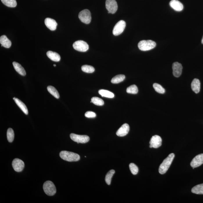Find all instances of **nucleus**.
<instances>
[{
	"label": "nucleus",
	"instance_id": "obj_1",
	"mask_svg": "<svg viewBox=\"0 0 203 203\" xmlns=\"http://www.w3.org/2000/svg\"><path fill=\"white\" fill-rule=\"evenodd\" d=\"M174 158L175 154L173 153H172L170 154L169 155L164 159L159 167V172L160 174H164L167 172L172 164Z\"/></svg>",
	"mask_w": 203,
	"mask_h": 203
},
{
	"label": "nucleus",
	"instance_id": "obj_2",
	"mask_svg": "<svg viewBox=\"0 0 203 203\" xmlns=\"http://www.w3.org/2000/svg\"><path fill=\"white\" fill-rule=\"evenodd\" d=\"M60 156L63 160L69 162L77 161L80 159V156L78 154L67 151L61 152Z\"/></svg>",
	"mask_w": 203,
	"mask_h": 203
},
{
	"label": "nucleus",
	"instance_id": "obj_3",
	"mask_svg": "<svg viewBox=\"0 0 203 203\" xmlns=\"http://www.w3.org/2000/svg\"><path fill=\"white\" fill-rule=\"evenodd\" d=\"M138 46L140 50L145 51L155 48L156 43L155 42L151 40H143L139 42Z\"/></svg>",
	"mask_w": 203,
	"mask_h": 203
},
{
	"label": "nucleus",
	"instance_id": "obj_4",
	"mask_svg": "<svg viewBox=\"0 0 203 203\" xmlns=\"http://www.w3.org/2000/svg\"><path fill=\"white\" fill-rule=\"evenodd\" d=\"M43 190L48 196H53L56 193V188L54 184L51 181H47L43 186Z\"/></svg>",
	"mask_w": 203,
	"mask_h": 203
},
{
	"label": "nucleus",
	"instance_id": "obj_5",
	"mask_svg": "<svg viewBox=\"0 0 203 203\" xmlns=\"http://www.w3.org/2000/svg\"><path fill=\"white\" fill-rule=\"evenodd\" d=\"M79 18L84 24H90L91 20L90 11L87 9L82 10L79 14Z\"/></svg>",
	"mask_w": 203,
	"mask_h": 203
},
{
	"label": "nucleus",
	"instance_id": "obj_6",
	"mask_svg": "<svg viewBox=\"0 0 203 203\" xmlns=\"http://www.w3.org/2000/svg\"><path fill=\"white\" fill-rule=\"evenodd\" d=\"M70 137L71 140L78 143H86L90 140V138L86 135H79L75 134H71Z\"/></svg>",
	"mask_w": 203,
	"mask_h": 203
},
{
	"label": "nucleus",
	"instance_id": "obj_7",
	"mask_svg": "<svg viewBox=\"0 0 203 203\" xmlns=\"http://www.w3.org/2000/svg\"><path fill=\"white\" fill-rule=\"evenodd\" d=\"M75 50L81 52H85L88 51L89 46L87 43L82 40H78L74 43L73 45Z\"/></svg>",
	"mask_w": 203,
	"mask_h": 203
},
{
	"label": "nucleus",
	"instance_id": "obj_8",
	"mask_svg": "<svg viewBox=\"0 0 203 203\" xmlns=\"http://www.w3.org/2000/svg\"><path fill=\"white\" fill-rule=\"evenodd\" d=\"M125 27V22L123 20H120L116 24L114 28L113 31V35L115 36L120 35L123 32Z\"/></svg>",
	"mask_w": 203,
	"mask_h": 203
},
{
	"label": "nucleus",
	"instance_id": "obj_9",
	"mask_svg": "<svg viewBox=\"0 0 203 203\" xmlns=\"http://www.w3.org/2000/svg\"><path fill=\"white\" fill-rule=\"evenodd\" d=\"M105 6L108 13L114 14L118 8L117 3L115 0H106Z\"/></svg>",
	"mask_w": 203,
	"mask_h": 203
},
{
	"label": "nucleus",
	"instance_id": "obj_10",
	"mask_svg": "<svg viewBox=\"0 0 203 203\" xmlns=\"http://www.w3.org/2000/svg\"><path fill=\"white\" fill-rule=\"evenodd\" d=\"M162 140L161 137L159 135H155L152 136L149 142L150 148H158L162 145Z\"/></svg>",
	"mask_w": 203,
	"mask_h": 203
},
{
	"label": "nucleus",
	"instance_id": "obj_11",
	"mask_svg": "<svg viewBox=\"0 0 203 203\" xmlns=\"http://www.w3.org/2000/svg\"><path fill=\"white\" fill-rule=\"evenodd\" d=\"M12 166L17 172H21L25 167L24 161L18 158H15L12 162Z\"/></svg>",
	"mask_w": 203,
	"mask_h": 203
},
{
	"label": "nucleus",
	"instance_id": "obj_12",
	"mask_svg": "<svg viewBox=\"0 0 203 203\" xmlns=\"http://www.w3.org/2000/svg\"><path fill=\"white\" fill-rule=\"evenodd\" d=\"M203 164V154L196 156L193 159L190 165L193 168H197Z\"/></svg>",
	"mask_w": 203,
	"mask_h": 203
},
{
	"label": "nucleus",
	"instance_id": "obj_13",
	"mask_svg": "<svg viewBox=\"0 0 203 203\" xmlns=\"http://www.w3.org/2000/svg\"><path fill=\"white\" fill-rule=\"evenodd\" d=\"M173 73L175 77H179L182 74V66L181 64L178 62H175L172 65Z\"/></svg>",
	"mask_w": 203,
	"mask_h": 203
},
{
	"label": "nucleus",
	"instance_id": "obj_14",
	"mask_svg": "<svg viewBox=\"0 0 203 203\" xmlns=\"http://www.w3.org/2000/svg\"><path fill=\"white\" fill-rule=\"evenodd\" d=\"M130 126L127 123L124 124L116 132V135L119 136H125L130 131Z\"/></svg>",
	"mask_w": 203,
	"mask_h": 203
},
{
	"label": "nucleus",
	"instance_id": "obj_15",
	"mask_svg": "<svg viewBox=\"0 0 203 203\" xmlns=\"http://www.w3.org/2000/svg\"><path fill=\"white\" fill-rule=\"evenodd\" d=\"M44 23L47 27L51 30H55L57 28V23L53 19L47 18L44 20Z\"/></svg>",
	"mask_w": 203,
	"mask_h": 203
},
{
	"label": "nucleus",
	"instance_id": "obj_16",
	"mask_svg": "<svg viewBox=\"0 0 203 203\" xmlns=\"http://www.w3.org/2000/svg\"><path fill=\"white\" fill-rule=\"evenodd\" d=\"M170 6L176 11H181L183 10V4L177 0H172L170 2Z\"/></svg>",
	"mask_w": 203,
	"mask_h": 203
},
{
	"label": "nucleus",
	"instance_id": "obj_17",
	"mask_svg": "<svg viewBox=\"0 0 203 203\" xmlns=\"http://www.w3.org/2000/svg\"><path fill=\"white\" fill-rule=\"evenodd\" d=\"M191 89L194 92L198 94L200 92V82L198 79H195L191 84Z\"/></svg>",
	"mask_w": 203,
	"mask_h": 203
},
{
	"label": "nucleus",
	"instance_id": "obj_18",
	"mask_svg": "<svg viewBox=\"0 0 203 203\" xmlns=\"http://www.w3.org/2000/svg\"><path fill=\"white\" fill-rule=\"evenodd\" d=\"M46 55L48 58L52 61L55 62H58L60 60V56L57 52L48 51L47 52Z\"/></svg>",
	"mask_w": 203,
	"mask_h": 203
},
{
	"label": "nucleus",
	"instance_id": "obj_19",
	"mask_svg": "<svg viewBox=\"0 0 203 203\" xmlns=\"http://www.w3.org/2000/svg\"><path fill=\"white\" fill-rule=\"evenodd\" d=\"M0 43L2 47L9 48L11 46V42L6 35H3L0 37Z\"/></svg>",
	"mask_w": 203,
	"mask_h": 203
},
{
	"label": "nucleus",
	"instance_id": "obj_20",
	"mask_svg": "<svg viewBox=\"0 0 203 203\" xmlns=\"http://www.w3.org/2000/svg\"><path fill=\"white\" fill-rule=\"evenodd\" d=\"M14 68L17 72L20 75L23 76L26 75V72L24 67L21 65L16 62H13L12 63Z\"/></svg>",
	"mask_w": 203,
	"mask_h": 203
},
{
	"label": "nucleus",
	"instance_id": "obj_21",
	"mask_svg": "<svg viewBox=\"0 0 203 203\" xmlns=\"http://www.w3.org/2000/svg\"><path fill=\"white\" fill-rule=\"evenodd\" d=\"M13 99L15 101V103L19 107L20 109L23 111V112L25 114L28 115V109L26 105L21 101L20 100V99H18V98H14Z\"/></svg>",
	"mask_w": 203,
	"mask_h": 203
},
{
	"label": "nucleus",
	"instance_id": "obj_22",
	"mask_svg": "<svg viewBox=\"0 0 203 203\" xmlns=\"http://www.w3.org/2000/svg\"><path fill=\"white\" fill-rule=\"evenodd\" d=\"M193 193L197 195H203V184L195 186L191 189Z\"/></svg>",
	"mask_w": 203,
	"mask_h": 203
},
{
	"label": "nucleus",
	"instance_id": "obj_23",
	"mask_svg": "<svg viewBox=\"0 0 203 203\" xmlns=\"http://www.w3.org/2000/svg\"><path fill=\"white\" fill-rule=\"evenodd\" d=\"M125 76L123 75H118L114 76L111 80V82L113 84H118L122 82L125 80Z\"/></svg>",
	"mask_w": 203,
	"mask_h": 203
},
{
	"label": "nucleus",
	"instance_id": "obj_24",
	"mask_svg": "<svg viewBox=\"0 0 203 203\" xmlns=\"http://www.w3.org/2000/svg\"><path fill=\"white\" fill-rule=\"evenodd\" d=\"M99 94L102 96L109 98H113L114 96V94L109 91L105 90H100L99 91Z\"/></svg>",
	"mask_w": 203,
	"mask_h": 203
},
{
	"label": "nucleus",
	"instance_id": "obj_25",
	"mask_svg": "<svg viewBox=\"0 0 203 203\" xmlns=\"http://www.w3.org/2000/svg\"><path fill=\"white\" fill-rule=\"evenodd\" d=\"M48 91L50 94H52V96L57 98L59 99L60 98V94H59L58 91L56 90V89L53 86H48L47 87Z\"/></svg>",
	"mask_w": 203,
	"mask_h": 203
},
{
	"label": "nucleus",
	"instance_id": "obj_26",
	"mask_svg": "<svg viewBox=\"0 0 203 203\" xmlns=\"http://www.w3.org/2000/svg\"><path fill=\"white\" fill-rule=\"evenodd\" d=\"M5 6L9 7H15L17 5L16 0H1Z\"/></svg>",
	"mask_w": 203,
	"mask_h": 203
},
{
	"label": "nucleus",
	"instance_id": "obj_27",
	"mask_svg": "<svg viewBox=\"0 0 203 203\" xmlns=\"http://www.w3.org/2000/svg\"><path fill=\"white\" fill-rule=\"evenodd\" d=\"M115 173V171L114 170H110L106 175L105 181L108 185L111 184L112 177H113Z\"/></svg>",
	"mask_w": 203,
	"mask_h": 203
},
{
	"label": "nucleus",
	"instance_id": "obj_28",
	"mask_svg": "<svg viewBox=\"0 0 203 203\" xmlns=\"http://www.w3.org/2000/svg\"><path fill=\"white\" fill-rule=\"evenodd\" d=\"M15 137V134L12 128H9L7 131V138L9 142H12L13 141Z\"/></svg>",
	"mask_w": 203,
	"mask_h": 203
},
{
	"label": "nucleus",
	"instance_id": "obj_29",
	"mask_svg": "<svg viewBox=\"0 0 203 203\" xmlns=\"http://www.w3.org/2000/svg\"><path fill=\"white\" fill-rule=\"evenodd\" d=\"M81 69L84 72L87 73H92L95 71V69L93 66L87 65H85L82 66Z\"/></svg>",
	"mask_w": 203,
	"mask_h": 203
},
{
	"label": "nucleus",
	"instance_id": "obj_30",
	"mask_svg": "<svg viewBox=\"0 0 203 203\" xmlns=\"http://www.w3.org/2000/svg\"><path fill=\"white\" fill-rule=\"evenodd\" d=\"M126 92L128 94H136L138 92V89L136 85H133L127 88Z\"/></svg>",
	"mask_w": 203,
	"mask_h": 203
},
{
	"label": "nucleus",
	"instance_id": "obj_31",
	"mask_svg": "<svg viewBox=\"0 0 203 203\" xmlns=\"http://www.w3.org/2000/svg\"><path fill=\"white\" fill-rule=\"evenodd\" d=\"M153 87L157 92L160 94H164L165 92V90L160 84L154 83L153 84Z\"/></svg>",
	"mask_w": 203,
	"mask_h": 203
},
{
	"label": "nucleus",
	"instance_id": "obj_32",
	"mask_svg": "<svg viewBox=\"0 0 203 203\" xmlns=\"http://www.w3.org/2000/svg\"><path fill=\"white\" fill-rule=\"evenodd\" d=\"M91 103H92L95 105L98 106L103 105L104 103L103 100L98 97H93L92 98Z\"/></svg>",
	"mask_w": 203,
	"mask_h": 203
},
{
	"label": "nucleus",
	"instance_id": "obj_33",
	"mask_svg": "<svg viewBox=\"0 0 203 203\" xmlns=\"http://www.w3.org/2000/svg\"><path fill=\"white\" fill-rule=\"evenodd\" d=\"M129 167H130V170L133 175H136L138 173V168L134 163H131L129 165Z\"/></svg>",
	"mask_w": 203,
	"mask_h": 203
},
{
	"label": "nucleus",
	"instance_id": "obj_34",
	"mask_svg": "<svg viewBox=\"0 0 203 203\" xmlns=\"http://www.w3.org/2000/svg\"><path fill=\"white\" fill-rule=\"evenodd\" d=\"M85 117L87 118H94L96 117V114L94 112H87L85 113Z\"/></svg>",
	"mask_w": 203,
	"mask_h": 203
},
{
	"label": "nucleus",
	"instance_id": "obj_35",
	"mask_svg": "<svg viewBox=\"0 0 203 203\" xmlns=\"http://www.w3.org/2000/svg\"><path fill=\"white\" fill-rule=\"evenodd\" d=\"M202 44H203V37L202 38Z\"/></svg>",
	"mask_w": 203,
	"mask_h": 203
},
{
	"label": "nucleus",
	"instance_id": "obj_36",
	"mask_svg": "<svg viewBox=\"0 0 203 203\" xmlns=\"http://www.w3.org/2000/svg\"><path fill=\"white\" fill-rule=\"evenodd\" d=\"M53 66H54V67H56V65L55 64H54V65H53Z\"/></svg>",
	"mask_w": 203,
	"mask_h": 203
}]
</instances>
